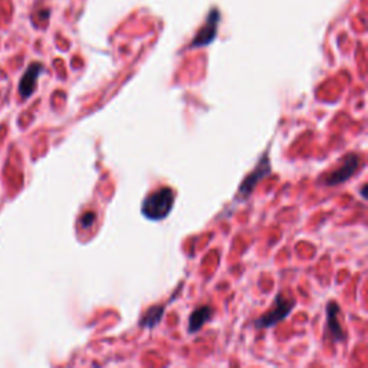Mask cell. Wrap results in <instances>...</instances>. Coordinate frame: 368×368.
I'll list each match as a JSON object with an SVG mask.
<instances>
[{"instance_id":"6da1fadb","label":"cell","mask_w":368,"mask_h":368,"mask_svg":"<svg viewBox=\"0 0 368 368\" xmlns=\"http://www.w3.org/2000/svg\"><path fill=\"white\" fill-rule=\"evenodd\" d=\"M175 196L170 187H161L154 193L148 194L141 204V213L148 220L160 221L166 219L173 210Z\"/></svg>"},{"instance_id":"7a4b0ae2","label":"cell","mask_w":368,"mask_h":368,"mask_svg":"<svg viewBox=\"0 0 368 368\" xmlns=\"http://www.w3.org/2000/svg\"><path fill=\"white\" fill-rule=\"evenodd\" d=\"M296 306V301L294 298H288L282 292L275 296V301H273V306L267 311L266 313L260 315L258 319L253 321V325L256 330H266L270 328L279 322L285 321L286 318L289 316V313L292 312Z\"/></svg>"},{"instance_id":"3957f363","label":"cell","mask_w":368,"mask_h":368,"mask_svg":"<svg viewBox=\"0 0 368 368\" xmlns=\"http://www.w3.org/2000/svg\"><path fill=\"white\" fill-rule=\"evenodd\" d=\"M270 171H272V168H270V160H269V154H267L266 151L263 156L260 157V160H259L256 167L242 180L235 200L236 202H245V200H248L249 197H250V194L253 193V190L256 189V186L263 178H266V177L270 175Z\"/></svg>"},{"instance_id":"277c9868","label":"cell","mask_w":368,"mask_h":368,"mask_svg":"<svg viewBox=\"0 0 368 368\" xmlns=\"http://www.w3.org/2000/svg\"><path fill=\"white\" fill-rule=\"evenodd\" d=\"M359 164H361V157L355 153H350L342 158L341 164L335 170L330 171L327 175H324L322 183L328 187L332 186H340V184L348 181L352 175L357 173Z\"/></svg>"},{"instance_id":"5b68a950","label":"cell","mask_w":368,"mask_h":368,"mask_svg":"<svg viewBox=\"0 0 368 368\" xmlns=\"http://www.w3.org/2000/svg\"><path fill=\"white\" fill-rule=\"evenodd\" d=\"M327 334L331 337L334 342H344L347 335L340 322V305L335 301H330L327 304Z\"/></svg>"},{"instance_id":"8992f818","label":"cell","mask_w":368,"mask_h":368,"mask_svg":"<svg viewBox=\"0 0 368 368\" xmlns=\"http://www.w3.org/2000/svg\"><path fill=\"white\" fill-rule=\"evenodd\" d=\"M220 20V15L217 10H212V13L207 18V23L200 29V32L194 36L190 48H202V46L212 43L217 36V23Z\"/></svg>"},{"instance_id":"52a82bcc","label":"cell","mask_w":368,"mask_h":368,"mask_svg":"<svg viewBox=\"0 0 368 368\" xmlns=\"http://www.w3.org/2000/svg\"><path fill=\"white\" fill-rule=\"evenodd\" d=\"M42 71H43V65L39 64V62L32 64L26 69V72L22 76L20 83H19V92H20L22 98H29L35 92L36 81Z\"/></svg>"},{"instance_id":"ba28073f","label":"cell","mask_w":368,"mask_h":368,"mask_svg":"<svg viewBox=\"0 0 368 368\" xmlns=\"http://www.w3.org/2000/svg\"><path fill=\"white\" fill-rule=\"evenodd\" d=\"M213 316V308L210 305H202L199 308H196L190 318H189V332L190 334H196L202 330L206 325V322H209Z\"/></svg>"},{"instance_id":"9c48e42d","label":"cell","mask_w":368,"mask_h":368,"mask_svg":"<svg viewBox=\"0 0 368 368\" xmlns=\"http://www.w3.org/2000/svg\"><path fill=\"white\" fill-rule=\"evenodd\" d=\"M164 313V308L161 305H156L147 309V312L143 315V318L140 319V327L141 328H154L158 325V322L161 321V316Z\"/></svg>"},{"instance_id":"30bf717a","label":"cell","mask_w":368,"mask_h":368,"mask_svg":"<svg viewBox=\"0 0 368 368\" xmlns=\"http://www.w3.org/2000/svg\"><path fill=\"white\" fill-rule=\"evenodd\" d=\"M95 213L94 212H86L83 214L82 217H81V226H82L83 229H89L92 224L95 223Z\"/></svg>"},{"instance_id":"8fae6325","label":"cell","mask_w":368,"mask_h":368,"mask_svg":"<svg viewBox=\"0 0 368 368\" xmlns=\"http://www.w3.org/2000/svg\"><path fill=\"white\" fill-rule=\"evenodd\" d=\"M365 190H367V184H364V186L361 187V197H362V199H365V197H367V194H365Z\"/></svg>"}]
</instances>
